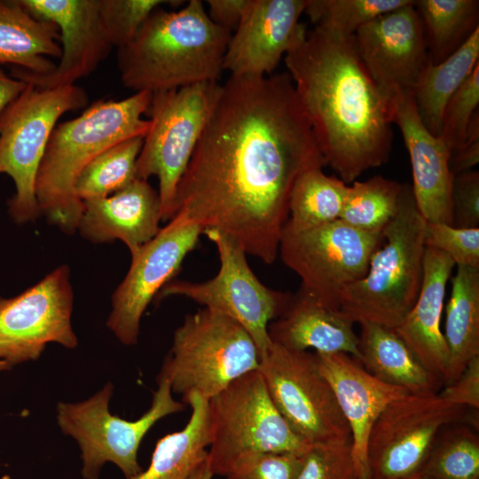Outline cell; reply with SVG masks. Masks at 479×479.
I'll list each match as a JSON object with an SVG mask.
<instances>
[{
  "instance_id": "obj_36",
  "label": "cell",
  "mask_w": 479,
  "mask_h": 479,
  "mask_svg": "<svg viewBox=\"0 0 479 479\" xmlns=\"http://www.w3.org/2000/svg\"><path fill=\"white\" fill-rule=\"evenodd\" d=\"M168 0H101V15L113 47L128 44L148 16Z\"/></svg>"
},
{
  "instance_id": "obj_33",
  "label": "cell",
  "mask_w": 479,
  "mask_h": 479,
  "mask_svg": "<svg viewBox=\"0 0 479 479\" xmlns=\"http://www.w3.org/2000/svg\"><path fill=\"white\" fill-rule=\"evenodd\" d=\"M477 428L470 421L443 428L420 473L431 479H479Z\"/></svg>"
},
{
  "instance_id": "obj_7",
  "label": "cell",
  "mask_w": 479,
  "mask_h": 479,
  "mask_svg": "<svg viewBox=\"0 0 479 479\" xmlns=\"http://www.w3.org/2000/svg\"><path fill=\"white\" fill-rule=\"evenodd\" d=\"M208 415V462L214 475L226 476L253 456L269 452L301 455L311 445L279 412L258 369L210 398Z\"/></svg>"
},
{
  "instance_id": "obj_23",
  "label": "cell",
  "mask_w": 479,
  "mask_h": 479,
  "mask_svg": "<svg viewBox=\"0 0 479 479\" xmlns=\"http://www.w3.org/2000/svg\"><path fill=\"white\" fill-rule=\"evenodd\" d=\"M355 322L340 308L321 301L300 287L287 309L271 321L268 334L273 343L293 350L342 352L360 358Z\"/></svg>"
},
{
  "instance_id": "obj_47",
  "label": "cell",
  "mask_w": 479,
  "mask_h": 479,
  "mask_svg": "<svg viewBox=\"0 0 479 479\" xmlns=\"http://www.w3.org/2000/svg\"><path fill=\"white\" fill-rule=\"evenodd\" d=\"M12 365L4 360L0 359V371L9 370Z\"/></svg>"
},
{
  "instance_id": "obj_21",
  "label": "cell",
  "mask_w": 479,
  "mask_h": 479,
  "mask_svg": "<svg viewBox=\"0 0 479 479\" xmlns=\"http://www.w3.org/2000/svg\"><path fill=\"white\" fill-rule=\"evenodd\" d=\"M391 108L392 122L399 127L410 156L418 209L427 222L452 225L451 151L424 127L412 93L396 94Z\"/></svg>"
},
{
  "instance_id": "obj_11",
  "label": "cell",
  "mask_w": 479,
  "mask_h": 479,
  "mask_svg": "<svg viewBox=\"0 0 479 479\" xmlns=\"http://www.w3.org/2000/svg\"><path fill=\"white\" fill-rule=\"evenodd\" d=\"M258 371L273 404L305 442L351 443L349 427L315 352L293 350L271 342Z\"/></svg>"
},
{
  "instance_id": "obj_35",
  "label": "cell",
  "mask_w": 479,
  "mask_h": 479,
  "mask_svg": "<svg viewBox=\"0 0 479 479\" xmlns=\"http://www.w3.org/2000/svg\"><path fill=\"white\" fill-rule=\"evenodd\" d=\"M412 0H307L304 12L310 21L337 34L350 36L378 16Z\"/></svg>"
},
{
  "instance_id": "obj_46",
  "label": "cell",
  "mask_w": 479,
  "mask_h": 479,
  "mask_svg": "<svg viewBox=\"0 0 479 479\" xmlns=\"http://www.w3.org/2000/svg\"><path fill=\"white\" fill-rule=\"evenodd\" d=\"M213 476L214 475L210 470L207 457L188 479H212Z\"/></svg>"
},
{
  "instance_id": "obj_8",
  "label": "cell",
  "mask_w": 479,
  "mask_h": 479,
  "mask_svg": "<svg viewBox=\"0 0 479 479\" xmlns=\"http://www.w3.org/2000/svg\"><path fill=\"white\" fill-rule=\"evenodd\" d=\"M85 90L75 85L38 88L27 83L0 114V174L10 176L16 192L8 201L17 224L39 216L35 183L49 138L59 117L87 106Z\"/></svg>"
},
{
  "instance_id": "obj_1",
  "label": "cell",
  "mask_w": 479,
  "mask_h": 479,
  "mask_svg": "<svg viewBox=\"0 0 479 479\" xmlns=\"http://www.w3.org/2000/svg\"><path fill=\"white\" fill-rule=\"evenodd\" d=\"M326 166L287 73L222 84L181 177L174 215L216 231L266 264L279 255L298 177Z\"/></svg>"
},
{
  "instance_id": "obj_43",
  "label": "cell",
  "mask_w": 479,
  "mask_h": 479,
  "mask_svg": "<svg viewBox=\"0 0 479 479\" xmlns=\"http://www.w3.org/2000/svg\"><path fill=\"white\" fill-rule=\"evenodd\" d=\"M479 162V111L473 116L464 143L451 152L449 167L452 175L471 170Z\"/></svg>"
},
{
  "instance_id": "obj_4",
  "label": "cell",
  "mask_w": 479,
  "mask_h": 479,
  "mask_svg": "<svg viewBox=\"0 0 479 479\" xmlns=\"http://www.w3.org/2000/svg\"><path fill=\"white\" fill-rule=\"evenodd\" d=\"M151 98V92L139 91L122 100L100 99L54 128L36 177L40 215L66 233L77 231L83 207L75 192L77 177L106 149L131 137H145L150 121L142 116Z\"/></svg>"
},
{
  "instance_id": "obj_10",
  "label": "cell",
  "mask_w": 479,
  "mask_h": 479,
  "mask_svg": "<svg viewBox=\"0 0 479 479\" xmlns=\"http://www.w3.org/2000/svg\"><path fill=\"white\" fill-rule=\"evenodd\" d=\"M222 84L204 82L152 93L146 114L150 128L137 160V178L159 180L161 221L174 216V200Z\"/></svg>"
},
{
  "instance_id": "obj_16",
  "label": "cell",
  "mask_w": 479,
  "mask_h": 479,
  "mask_svg": "<svg viewBox=\"0 0 479 479\" xmlns=\"http://www.w3.org/2000/svg\"><path fill=\"white\" fill-rule=\"evenodd\" d=\"M202 228L184 213H176L158 233L131 255L130 269L112 296L106 326L123 344L137 342L142 316L179 271L196 247Z\"/></svg>"
},
{
  "instance_id": "obj_34",
  "label": "cell",
  "mask_w": 479,
  "mask_h": 479,
  "mask_svg": "<svg viewBox=\"0 0 479 479\" xmlns=\"http://www.w3.org/2000/svg\"><path fill=\"white\" fill-rule=\"evenodd\" d=\"M403 184L374 176L348 185L340 219L359 230L381 233L395 216Z\"/></svg>"
},
{
  "instance_id": "obj_29",
  "label": "cell",
  "mask_w": 479,
  "mask_h": 479,
  "mask_svg": "<svg viewBox=\"0 0 479 479\" xmlns=\"http://www.w3.org/2000/svg\"><path fill=\"white\" fill-rule=\"evenodd\" d=\"M478 64L479 28L445 60H430L424 69L412 97L421 122L433 136H440L446 104Z\"/></svg>"
},
{
  "instance_id": "obj_9",
  "label": "cell",
  "mask_w": 479,
  "mask_h": 479,
  "mask_svg": "<svg viewBox=\"0 0 479 479\" xmlns=\"http://www.w3.org/2000/svg\"><path fill=\"white\" fill-rule=\"evenodd\" d=\"M157 384L150 408L135 420L110 412L109 401L114 391L111 382L84 401L58 403V425L79 445L83 479H98L106 462L117 466L126 479H133L143 472L137 452L144 436L158 420L185 408L183 402L174 399L165 375L158 374Z\"/></svg>"
},
{
  "instance_id": "obj_5",
  "label": "cell",
  "mask_w": 479,
  "mask_h": 479,
  "mask_svg": "<svg viewBox=\"0 0 479 479\" xmlns=\"http://www.w3.org/2000/svg\"><path fill=\"white\" fill-rule=\"evenodd\" d=\"M426 222L412 186L403 184L397 212L381 232L384 244L373 253L366 275L339 297L340 310L355 323L395 329L412 310L423 279Z\"/></svg>"
},
{
  "instance_id": "obj_44",
  "label": "cell",
  "mask_w": 479,
  "mask_h": 479,
  "mask_svg": "<svg viewBox=\"0 0 479 479\" xmlns=\"http://www.w3.org/2000/svg\"><path fill=\"white\" fill-rule=\"evenodd\" d=\"M249 0H207L208 15L216 25L232 32L239 26Z\"/></svg>"
},
{
  "instance_id": "obj_41",
  "label": "cell",
  "mask_w": 479,
  "mask_h": 479,
  "mask_svg": "<svg viewBox=\"0 0 479 479\" xmlns=\"http://www.w3.org/2000/svg\"><path fill=\"white\" fill-rule=\"evenodd\" d=\"M452 225L479 228V172L468 170L453 175L452 184Z\"/></svg>"
},
{
  "instance_id": "obj_45",
  "label": "cell",
  "mask_w": 479,
  "mask_h": 479,
  "mask_svg": "<svg viewBox=\"0 0 479 479\" xmlns=\"http://www.w3.org/2000/svg\"><path fill=\"white\" fill-rule=\"evenodd\" d=\"M27 82L7 75L0 68V114L26 89Z\"/></svg>"
},
{
  "instance_id": "obj_22",
  "label": "cell",
  "mask_w": 479,
  "mask_h": 479,
  "mask_svg": "<svg viewBox=\"0 0 479 479\" xmlns=\"http://www.w3.org/2000/svg\"><path fill=\"white\" fill-rule=\"evenodd\" d=\"M82 204L77 231L94 243L119 240L132 255L161 229L159 192L147 180L136 178L108 197L84 200Z\"/></svg>"
},
{
  "instance_id": "obj_40",
  "label": "cell",
  "mask_w": 479,
  "mask_h": 479,
  "mask_svg": "<svg viewBox=\"0 0 479 479\" xmlns=\"http://www.w3.org/2000/svg\"><path fill=\"white\" fill-rule=\"evenodd\" d=\"M302 466V454L269 452L239 463L226 479H295Z\"/></svg>"
},
{
  "instance_id": "obj_28",
  "label": "cell",
  "mask_w": 479,
  "mask_h": 479,
  "mask_svg": "<svg viewBox=\"0 0 479 479\" xmlns=\"http://www.w3.org/2000/svg\"><path fill=\"white\" fill-rule=\"evenodd\" d=\"M192 409L184 428L159 438L149 467L133 479H188L207 459L210 444L208 401L192 396Z\"/></svg>"
},
{
  "instance_id": "obj_42",
  "label": "cell",
  "mask_w": 479,
  "mask_h": 479,
  "mask_svg": "<svg viewBox=\"0 0 479 479\" xmlns=\"http://www.w3.org/2000/svg\"><path fill=\"white\" fill-rule=\"evenodd\" d=\"M444 400L460 406L479 409V356L469 361L457 380L438 392Z\"/></svg>"
},
{
  "instance_id": "obj_14",
  "label": "cell",
  "mask_w": 479,
  "mask_h": 479,
  "mask_svg": "<svg viewBox=\"0 0 479 479\" xmlns=\"http://www.w3.org/2000/svg\"><path fill=\"white\" fill-rule=\"evenodd\" d=\"M381 233L355 228L341 219L306 230L285 224L279 254L304 289L339 307L344 288L364 278Z\"/></svg>"
},
{
  "instance_id": "obj_39",
  "label": "cell",
  "mask_w": 479,
  "mask_h": 479,
  "mask_svg": "<svg viewBox=\"0 0 479 479\" xmlns=\"http://www.w3.org/2000/svg\"><path fill=\"white\" fill-rule=\"evenodd\" d=\"M425 246L446 254L456 266L479 267V228L426 222Z\"/></svg>"
},
{
  "instance_id": "obj_30",
  "label": "cell",
  "mask_w": 479,
  "mask_h": 479,
  "mask_svg": "<svg viewBox=\"0 0 479 479\" xmlns=\"http://www.w3.org/2000/svg\"><path fill=\"white\" fill-rule=\"evenodd\" d=\"M414 7L433 64L445 60L479 28L478 0H417Z\"/></svg>"
},
{
  "instance_id": "obj_32",
  "label": "cell",
  "mask_w": 479,
  "mask_h": 479,
  "mask_svg": "<svg viewBox=\"0 0 479 479\" xmlns=\"http://www.w3.org/2000/svg\"><path fill=\"white\" fill-rule=\"evenodd\" d=\"M144 143L135 137L106 149L81 171L75 192L82 201L108 197L137 178L136 164Z\"/></svg>"
},
{
  "instance_id": "obj_19",
  "label": "cell",
  "mask_w": 479,
  "mask_h": 479,
  "mask_svg": "<svg viewBox=\"0 0 479 479\" xmlns=\"http://www.w3.org/2000/svg\"><path fill=\"white\" fill-rule=\"evenodd\" d=\"M307 0H249L232 34L223 70L233 77L268 76L283 55L300 46L307 35L300 22Z\"/></svg>"
},
{
  "instance_id": "obj_38",
  "label": "cell",
  "mask_w": 479,
  "mask_h": 479,
  "mask_svg": "<svg viewBox=\"0 0 479 479\" xmlns=\"http://www.w3.org/2000/svg\"><path fill=\"white\" fill-rule=\"evenodd\" d=\"M295 479H359L351 443L311 444L302 454Z\"/></svg>"
},
{
  "instance_id": "obj_18",
  "label": "cell",
  "mask_w": 479,
  "mask_h": 479,
  "mask_svg": "<svg viewBox=\"0 0 479 479\" xmlns=\"http://www.w3.org/2000/svg\"><path fill=\"white\" fill-rule=\"evenodd\" d=\"M33 16L54 23L59 32V64L49 74L14 67L12 75L38 88L72 85L90 75L114 48L102 15L101 0H19Z\"/></svg>"
},
{
  "instance_id": "obj_20",
  "label": "cell",
  "mask_w": 479,
  "mask_h": 479,
  "mask_svg": "<svg viewBox=\"0 0 479 479\" xmlns=\"http://www.w3.org/2000/svg\"><path fill=\"white\" fill-rule=\"evenodd\" d=\"M315 353L319 369L349 427L352 457L358 478L370 479L367 442L372 427L391 402L409 393L375 378L359 360L349 354Z\"/></svg>"
},
{
  "instance_id": "obj_27",
  "label": "cell",
  "mask_w": 479,
  "mask_h": 479,
  "mask_svg": "<svg viewBox=\"0 0 479 479\" xmlns=\"http://www.w3.org/2000/svg\"><path fill=\"white\" fill-rule=\"evenodd\" d=\"M443 334L449 351L445 386L479 356V267L457 265Z\"/></svg>"
},
{
  "instance_id": "obj_15",
  "label": "cell",
  "mask_w": 479,
  "mask_h": 479,
  "mask_svg": "<svg viewBox=\"0 0 479 479\" xmlns=\"http://www.w3.org/2000/svg\"><path fill=\"white\" fill-rule=\"evenodd\" d=\"M73 303L67 265L14 297H0V359L12 366L36 360L50 342L75 349Z\"/></svg>"
},
{
  "instance_id": "obj_37",
  "label": "cell",
  "mask_w": 479,
  "mask_h": 479,
  "mask_svg": "<svg viewBox=\"0 0 479 479\" xmlns=\"http://www.w3.org/2000/svg\"><path fill=\"white\" fill-rule=\"evenodd\" d=\"M479 64L446 104L439 137L452 152L465 141L469 123L478 111Z\"/></svg>"
},
{
  "instance_id": "obj_31",
  "label": "cell",
  "mask_w": 479,
  "mask_h": 479,
  "mask_svg": "<svg viewBox=\"0 0 479 479\" xmlns=\"http://www.w3.org/2000/svg\"><path fill=\"white\" fill-rule=\"evenodd\" d=\"M348 185L340 178L312 169L295 181L286 224L294 230L321 226L340 219Z\"/></svg>"
},
{
  "instance_id": "obj_25",
  "label": "cell",
  "mask_w": 479,
  "mask_h": 479,
  "mask_svg": "<svg viewBox=\"0 0 479 479\" xmlns=\"http://www.w3.org/2000/svg\"><path fill=\"white\" fill-rule=\"evenodd\" d=\"M359 361L375 378L409 394L438 393L444 383L428 371L393 329L359 323Z\"/></svg>"
},
{
  "instance_id": "obj_49",
  "label": "cell",
  "mask_w": 479,
  "mask_h": 479,
  "mask_svg": "<svg viewBox=\"0 0 479 479\" xmlns=\"http://www.w3.org/2000/svg\"><path fill=\"white\" fill-rule=\"evenodd\" d=\"M1 479H4V478H1Z\"/></svg>"
},
{
  "instance_id": "obj_24",
  "label": "cell",
  "mask_w": 479,
  "mask_h": 479,
  "mask_svg": "<svg viewBox=\"0 0 479 479\" xmlns=\"http://www.w3.org/2000/svg\"><path fill=\"white\" fill-rule=\"evenodd\" d=\"M454 266L446 254L426 247L419 296L403 322L393 329L443 383L448 371L449 351L440 326L446 285Z\"/></svg>"
},
{
  "instance_id": "obj_2",
  "label": "cell",
  "mask_w": 479,
  "mask_h": 479,
  "mask_svg": "<svg viewBox=\"0 0 479 479\" xmlns=\"http://www.w3.org/2000/svg\"><path fill=\"white\" fill-rule=\"evenodd\" d=\"M320 152L345 184L389 159L391 99L365 69L353 35L321 27L285 56Z\"/></svg>"
},
{
  "instance_id": "obj_3",
  "label": "cell",
  "mask_w": 479,
  "mask_h": 479,
  "mask_svg": "<svg viewBox=\"0 0 479 479\" xmlns=\"http://www.w3.org/2000/svg\"><path fill=\"white\" fill-rule=\"evenodd\" d=\"M231 35L209 19L201 0L178 11L159 7L118 49L122 83L134 93H153L218 82Z\"/></svg>"
},
{
  "instance_id": "obj_6",
  "label": "cell",
  "mask_w": 479,
  "mask_h": 479,
  "mask_svg": "<svg viewBox=\"0 0 479 479\" xmlns=\"http://www.w3.org/2000/svg\"><path fill=\"white\" fill-rule=\"evenodd\" d=\"M260 365L258 349L237 321L203 308L187 315L174 332L160 373L185 402L192 396L209 400Z\"/></svg>"
},
{
  "instance_id": "obj_26",
  "label": "cell",
  "mask_w": 479,
  "mask_h": 479,
  "mask_svg": "<svg viewBox=\"0 0 479 479\" xmlns=\"http://www.w3.org/2000/svg\"><path fill=\"white\" fill-rule=\"evenodd\" d=\"M58 27L35 18L19 0H0V63L35 74H49L56 64L49 57L60 58Z\"/></svg>"
},
{
  "instance_id": "obj_48",
  "label": "cell",
  "mask_w": 479,
  "mask_h": 479,
  "mask_svg": "<svg viewBox=\"0 0 479 479\" xmlns=\"http://www.w3.org/2000/svg\"><path fill=\"white\" fill-rule=\"evenodd\" d=\"M404 479H431V478H429L428 476L425 475L422 473H419Z\"/></svg>"
},
{
  "instance_id": "obj_13",
  "label": "cell",
  "mask_w": 479,
  "mask_h": 479,
  "mask_svg": "<svg viewBox=\"0 0 479 479\" xmlns=\"http://www.w3.org/2000/svg\"><path fill=\"white\" fill-rule=\"evenodd\" d=\"M469 410L438 393L409 394L391 402L368 437L370 479H404L420 473L443 428L457 421L475 423Z\"/></svg>"
},
{
  "instance_id": "obj_12",
  "label": "cell",
  "mask_w": 479,
  "mask_h": 479,
  "mask_svg": "<svg viewBox=\"0 0 479 479\" xmlns=\"http://www.w3.org/2000/svg\"><path fill=\"white\" fill-rule=\"evenodd\" d=\"M202 234L217 249V274L204 282L171 280L157 298L184 296L232 318L250 334L261 359L271 344L269 324L287 309L292 295L264 286L251 270L246 252L234 241L213 230Z\"/></svg>"
},
{
  "instance_id": "obj_17",
  "label": "cell",
  "mask_w": 479,
  "mask_h": 479,
  "mask_svg": "<svg viewBox=\"0 0 479 479\" xmlns=\"http://www.w3.org/2000/svg\"><path fill=\"white\" fill-rule=\"evenodd\" d=\"M353 39L365 69L383 93H412L430 61L414 1L365 24Z\"/></svg>"
}]
</instances>
